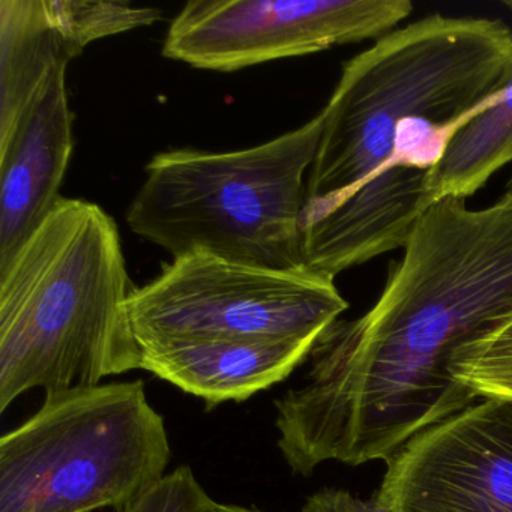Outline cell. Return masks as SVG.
I'll return each instance as SVG.
<instances>
[{
    "instance_id": "cell-3",
    "label": "cell",
    "mask_w": 512,
    "mask_h": 512,
    "mask_svg": "<svg viewBox=\"0 0 512 512\" xmlns=\"http://www.w3.org/2000/svg\"><path fill=\"white\" fill-rule=\"evenodd\" d=\"M121 235L97 203L61 197L0 271V412L34 388L140 370Z\"/></svg>"
},
{
    "instance_id": "cell-1",
    "label": "cell",
    "mask_w": 512,
    "mask_h": 512,
    "mask_svg": "<svg viewBox=\"0 0 512 512\" xmlns=\"http://www.w3.org/2000/svg\"><path fill=\"white\" fill-rule=\"evenodd\" d=\"M512 316V206L437 200L389 269L376 304L332 323L305 383L275 401L277 445L296 475L326 461L388 463L416 434L478 400L455 352Z\"/></svg>"
},
{
    "instance_id": "cell-16",
    "label": "cell",
    "mask_w": 512,
    "mask_h": 512,
    "mask_svg": "<svg viewBox=\"0 0 512 512\" xmlns=\"http://www.w3.org/2000/svg\"><path fill=\"white\" fill-rule=\"evenodd\" d=\"M206 512H260L256 511V509H248L244 508V506H236V505H224V503L214 502L211 505V508Z\"/></svg>"
},
{
    "instance_id": "cell-9",
    "label": "cell",
    "mask_w": 512,
    "mask_h": 512,
    "mask_svg": "<svg viewBox=\"0 0 512 512\" xmlns=\"http://www.w3.org/2000/svg\"><path fill=\"white\" fill-rule=\"evenodd\" d=\"M65 68L56 70L0 133V271L46 221L74 151Z\"/></svg>"
},
{
    "instance_id": "cell-6",
    "label": "cell",
    "mask_w": 512,
    "mask_h": 512,
    "mask_svg": "<svg viewBox=\"0 0 512 512\" xmlns=\"http://www.w3.org/2000/svg\"><path fill=\"white\" fill-rule=\"evenodd\" d=\"M139 343L232 340L314 343L349 308L335 278L307 266L256 268L193 253L131 293Z\"/></svg>"
},
{
    "instance_id": "cell-12",
    "label": "cell",
    "mask_w": 512,
    "mask_h": 512,
    "mask_svg": "<svg viewBox=\"0 0 512 512\" xmlns=\"http://www.w3.org/2000/svg\"><path fill=\"white\" fill-rule=\"evenodd\" d=\"M512 163V76L499 95L452 136L428 179L431 200L469 199Z\"/></svg>"
},
{
    "instance_id": "cell-15",
    "label": "cell",
    "mask_w": 512,
    "mask_h": 512,
    "mask_svg": "<svg viewBox=\"0 0 512 512\" xmlns=\"http://www.w3.org/2000/svg\"><path fill=\"white\" fill-rule=\"evenodd\" d=\"M302 512H394L389 503L374 494L370 499L353 496L343 488H322L305 500Z\"/></svg>"
},
{
    "instance_id": "cell-2",
    "label": "cell",
    "mask_w": 512,
    "mask_h": 512,
    "mask_svg": "<svg viewBox=\"0 0 512 512\" xmlns=\"http://www.w3.org/2000/svg\"><path fill=\"white\" fill-rule=\"evenodd\" d=\"M511 76L512 29L485 17H424L349 59L322 110L304 229L370 199L394 157L401 122L424 118L455 134Z\"/></svg>"
},
{
    "instance_id": "cell-8",
    "label": "cell",
    "mask_w": 512,
    "mask_h": 512,
    "mask_svg": "<svg viewBox=\"0 0 512 512\" xmlns=\"http://www.w3.org/2000/svg\"><path fill=\"white\" fill-rule=\"evenodd\" d=\"M386 464L377 493L394 512H512V401L478 398Z\"/></svg>"
},
{
    "instance_id": "cell-7",
    "label": "cell",
    "mask_w": 512,
    "mask_h": 512,
    "mask_svg": "<svg viewBox=\"0 0 512 512\" xmlns=\"http://www.w3.org/2000/svg\"><path fill=\"white\" fill-rule=\"evenodd\" d=\"M412 11L409 0H194L170 23L163 55L199 70L233 73L379 40Z\"/></svg>"
},
{
    "instance_id": "cell-10",
    "label": "cell",
    "mask_w": 512,
    "mask_h": 512,
    "mask_svg": "<svg viewBox=\"0 0 512 512\" xmlns=\"http://www.w3.org/2000/svg\"><path fill=\"white\" fill-rule=\"evenodd\" d=\"M139 346L140 370L202 398L211 409L242 403L283 382L310 359L316 344L175 340Z\"/></svg>"
},
{
    "instance_id": "cell-5",
    "label": "cell",
    "mask_w": 512,
    "mask_h": 512,
    "mask_svg": "<svg viewBox=\"0 0 512 512\" xmlns=\"http://www.w3.org/2000/svg\"><path fill=\"white\" fill-rule=\"evenodd\" d=\"M170 457L142 380L50 392L0 439V512L121 511L166 475Z\"/></svg>"
},
{
    "instance_id": "cell-14",
    "label": "cell",
    "mask_w": 512,
    "mask_h": 512,
    "mask_svg": "<svg viewBox=\"0 0 512 512\" xmlns=\"http://www.w3.org/2000/svg\"><path fill=\"white\" fill-rule=\"evenodd\" d=\"M214 502L191 467L181 466L118 512H206Z\"/></svg>"
},
{
    "instance_id": "cell-17",
    "label": "cell",
    "mask_w": 512,
    "mask_h": 512,
    "mask_svg": "<svg viewBox=\"0 0 512 512\" xmlns=\"http://www.w3.org/2000/svg\"><path fill=\"white\" fill-rule=\"evenodd\" d=\"M503 203H508V205L512 206V176L511 179H509L508 185H506L505 188V194H503L502 199Z\"/></svg>"
},
{
    "instance_id": "cell-4",
    "label": "cell",
    "mask_w": 512,
    "mask_h": 512,
    "mask_svg": "<svg viewBox=\"0 0 512 512\" xmlns=\"http://www.w3.org/2000/svg\"><path fill=\"white\" fill-rule=\"evenodd\" d=\"M323 113L277 139L233 152L155 155L127 211L131 232L172 254L256 268H304L307 179Z\"/></svg>"
},
{
    "instance_id": "cell-13",
    "label": "cell",
    "mask_w": 512,
    "mask_h": 512,
    "mask_svg": "<svg viewBox=\"0 0 512 512\" xmlns=\"http://www.w3.org/2000/svg\"><path fill=\"white\" fill-rule=\"evenodd\" d=\"M452 374L478 398L512 401V316L460 347Z\"/></svg>"
},
{
    "instance_id": "cell-11",
    "label": "cell",
    "mask_w": 512,
    "mask_h": 512,
    "mask_svg": "<svg viewBox=\"0 0 512 512\" xmlns=\"http://www.w3.org/2000/svg\"><path fill=\"white\" fill-rule=\"evenodd\" d=\"M80 55L52 0H0V133L56 70Z\"/></svg>"
}]
</instances>
